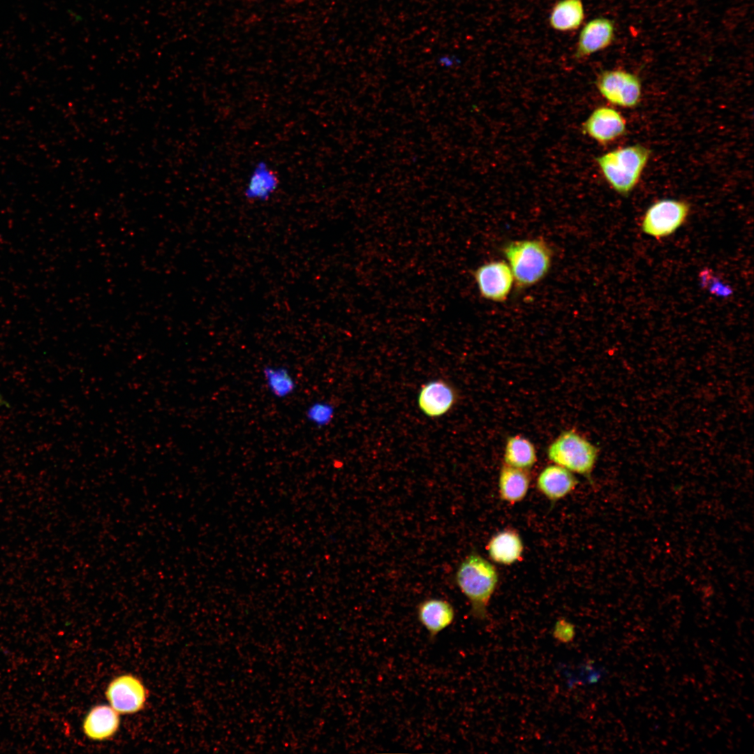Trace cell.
Listing matches in <instances>:
<instances>
[{"instance_id":"obj_1","label":"cell","mask_w":754,"mask_h":754,"mask_svg":"<svg viewBox=\"0 0 754 754\" xmlns=\"http://www.w3.org/2000/svg\"><path fill=\"white\" fill-rule=\"evenodd\" d=\"M455 582L470 603L471 616L487 620L488 605L498 582L495 566L480 554L471 553L459 564Z\"/></svg>"},{"instance_id":"obj_2","label":"cell","mask_w":754,"mask_h":754,"mask_svg":"<svg viewBox=\"0 0 754 754\" xmlns=\"http://www.w3.org/2000/svg\"><path fill=\"white\" fill-rule=\"evenodd\" d=\"M651 157V150L642 145L619 147L596 159L607 184L619 194L627 196L637 186Z\"/></svg>"},{"instance_id":"obj_3","label":"cell","mask_w":754,"mask_h":754,"mask_svg":"<svg viewBox=\"0 0 754 754\" xmlns=\"http://www.w3.org/2000/svg\"><path fill=\"white\" fill-rule=\"evenodd\" d=\"M503 253L519 288L531 287L542 280L552 263V251L539 239L515 240L507 243Z\"/></svg>"},{"instance_id":"obj_4","label":"cell","mask_w":754,"mask_h":754,"mask_svg":"<svg viewBox=\"0 0 754 754\" xmlns=\"http://www.w3.org/2000/svg\"><path fill=\"white\" fill-rule=\"evenodd\" d=\"M549 460L591 480L598 448L574 430L563 431L548 447Z\"/></svg>"},{"instance_id":"obj_5","label":"cell","mask_w":754,"mask_h":754,"mask_svg":"<svg viewBox=\"0 0 754 754\" xmlns=\"http://www.w3.org/2000/svg\"><path fill=\"white\" fill-rule=\"evenodd\" d=\"M600 94L611 104L623 108H633L642 98V82L635 73L623 69H609L600 72L596 79Z\"/></svg>"},{"instance_id":"obj_6","label":"cell","mask_w":754,"mask_h":754,"mask_svg":"<svg viewBox=\"0 0 754 754\" xmlns=\"http://www.w3.org/2000/svg\"><path fill=\"white\" fill-rule=\"evenodd\" d=\"M689 213L690 205L684 200H658L646 210L642 230L645 234L658 239L669 236L683 225Z\"/></svg>"},{"instance_id":"obj_7","label":"cell","mask_w":754,"mask_h":754,"mask_svg":"<svg viewBox=\"0 0 754 754\" xmlns=\"http://www.w3.org/2000/svg\"><path fill=\"white\" fill-rule=\"evenodd\" d=\"M480 295L494 302H505L511 291L514 278L504 260H492L478 267L473 272Z\"/></svg>"},{"instance_id":"obj_8","label":"cell","mask_w":754,"mask_h":754,"mask_svg":"<svg viewBox=\"0 0 754 754\" xmlns=\"http://www.w3.org/2000/svg\"><path fill=\"white\" fill-rule=\"evenodd\" d=\"M105 696L110 705L119 714H132L145 707L148 693L137 677L126 674L110 682Z\"/></svg>"},{"instance_id":"obj_9","label":"cell","mask_w":754,"mask_h":754,"mask_svg":"<svg viewBox=\"0 0 754 754\" xmlns=\"http://www.w3.org/2000/svg\"><path fill=\"white\" fill-rule=\"evenodd\" d=\"M582 130L598 144L612 143L626 131V121L621 112L608 106L596 108L582 125Z\"/></svg>"},{"instance_id":"obj_10","label":"cell","mask_w":754,"mask_h":754,"mask_svg":"<svg viewBox=\"0 0 754 754\" xmlns=\"http://www.w3.org/2000/svg\"><path fill=\"white\" fill-rule=\"evenodd\" d=\"M616 27L613 20L597 17L582 28L575 47V57L582 59L609 47L614 43Z\"/></svg>"},{"instance_id":"obj_11","label":"cell","mask_w":754,"mask_h":754,"mask_svg":"<svg viewBox=\"0 0 754 754\" xmlns=\"http://www.w3.org/2000/svg\"><path fill=\"white\" fill-rule=\"evenodd\" d=\"M416 614L419 623L431 640L450 627L455 618V611L452 604L438 598H429L421 601L417 606Z\"/></svg>"},{"instance_id":"obj_12","label":"cell","mask_w":754,"mask_h":754,"mask_svg":"<svg viewBox=\"0 0 754 754\" xmlns=\"http://www.w3.org/2000/svg\"><path fill=\"white\" fill-rule=\"evenodd\" d=\"M457 400L456 389L448 382L440 379L429 382L422 387L418 404L427 415L439 417L450 411Z\"/></svg>"},{"instance_id":"obj_13","label":"cell","mask_w":754,"mask_h":754,"mask_svg":"<svg viewBox=\"0 0 754 754\" xmlns=\"http://www.w3.org/2000/svg\"><path fill=\"white\" fill-rule=\"evenodd\" d=\"M578 485L572 472L557 464L546 466L537 479V489L547 499L556 502L571 493Z\"/></svg>"},{"instance_id":"obj_14","label":"cell","mask_w":754,"mask_h":754,"mask_svg":"<svg viewBox=\"0 0 754 754\" xmlns=\"http://www.w3.org/2000/svg\"><path fill=\"white\" fill-rule=\"evenodd\" d=\"M119 723V714L110 705H96L85 716L82 729L89 739L103 741L115 734Z\"/></svg>"},{"instance_id":"obj_15","label":"cell","mask_w":754,"mask_h":754,"mask_svg":"<svg viewBox=\"0 0 754 754\" xmlns=\"http://www.w3.org/2000/svg\"><path fill=\"white\" fill-rule=\"evenodd\" d=\"M487 551L489 558L495 563L510 566L522 559L524 544L517 531L507 528L491 538L487 545Z\"/></svg>"},{"instance_id":"obj_16","label":"cell","mask_w":754,"mask_h":754,"mask_svg":"<svg viewBox=\"0 0 754 754\" xmlns=\"http://www.w3.org/2000/svg\"><path fill=\"white\" fill-rule=\"evenodd\" d=\"M531 482L528 470L503 464L498 477V491L502 501L514 504L526 496Z\"/></svg>"},{"instance_id":"obj_17","label":"cell","mask_w":754,"mask_h":754,"mask_svg":"<svg viewBox=\"0 0 754 754\" xmlns=\"http://www.w3.org/2000/svg\"><path fill=\"white\" fill-rule=\"evenodd\" d=\"M584 17L582 0H559L550 11L548 22L554 31L567 33L578 29Z\"/></svg>"},{"instance_id":"obj_18","label":"cell","mask_w":754,"mask_h":754,"mask_svg":"<svg viewBox=\"0 0 754 754\" xmlns=\"http://www.w3.org/2000/svg\"><path fill=\"white\" fill-rule=\"evenodd\" d=\"M503 458L505 464L525 470L531 468L537 461L534 445L519 435L507 438Z\"/></svg>"},{"instance_id":"obj_19","label":"cell","mask_w":754,"mask_h":754,"mask_svg":"<svg viewBox=\"0 0 754 754\" xmlns=\"http://www.w3.org/2000/svg\"><path fill=\"white\" fill-rule=\"evenodd\" d=\"M278 179L275 174L260 163L253 170L245 190V197L249 200H267L275 191Z\"/></svg>"},{"instance_id":"obj_20","label":"cell","mask_w":754,"mask_h":754,"mask_svg":"<svg viewBox=\"0 0 754 754\" xmlns=\"http://www.w3.org/2000/svg\"><path fill=\"white\" fill-rule=\"evenodd\" d=\"M262 372L268 390L275 398L285 399L295 392L297 383L286 367L266 365Z\"/></svg>"},{"instance_id":"obj_21","label":"cell","mask_w":754,"mask_h":754,"mask_svg":"<svg viewBox=\"0 0 754 754\" xmlns=\"http://www.w3.org/2000/svg\"><path fill=\"white\" fill-rule=\"evenodd\" d=\"M306 419L317 427L327 425L334 415L333 406L325 401L312 402L305 411Z\"/></svg>"},{"instance_id":"obj_22","label":"cell","mask_w":754,"mask_h":754,"mask_svg":"<svg viewBox=\"0 0 754 754\" xmlns=\"http://www.w3.org/2000/svg\"><path fill=\"white\" fill-rule=\"evenodd\" d=\"M701 285L704 288L716 296L728 297L732 293V288L724 283L719 278L716 276L709 269H703L700 273Z\"/></svg>"},{"instance_id":"obj_23","label":"cell","mask_w":754,"mask_h":754,"mask_svg":"<svg viewBox=\"0 0 754 754\" xmlns=\"http://www.w3.org/2000/svg\"><path fill=\"white\" fill-rule=\"evenodd\" d=\"M575 636V627L566 619L558 620L553 629V637L559 642L568 643Z\"/></svg>"},{"instance_id":"obj_24","label":"cell","mask_w":754,"mask_h":754,"mask_svg":"<svg viewBox=\"0 0 754 754\" xmlns=\"http://www.w3.org/2000/svg\"><path fill=\"white\" fill-rule=\"evenodd\" d=\"M0 407L4 408H10L11 404L9 401L5 398L4 395L0 392Z\"/></svg>"}]
</instances>
